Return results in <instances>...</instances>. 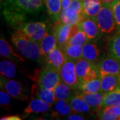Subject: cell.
I'll list each match as a JSON object with an SVG mask.
<instances>
[{
    "mask_svg": "<svg viewBox=\"0 0 120 120\" xmlns=\"http://www.w3.org/2000/svg\"><path fill=\"white\" fill-rule=\"evenodd\" d=\"M1 120H21V117L17 115H9V116H1Z\"/></svg>",
    "mask_w": 120,
    "mask_h": 120,
    "instance_id": "cell-35",
    "label": "cell"
},
{
    "mask_svg": "<svg viewBox=\"0 0 120 120\" xmlns=\"http://www.w3.org/2000/svg\"><path fill=\"white\" fill-rule=\"evenodd\" d=\"M112 107L113 113L119 117V120H120V102L115 105L114 106H112Z\"/></svg>",
    "mask_w": 120,
    "mask_h": 120,
    "instance_id": "cell-36",
    "label": "cell"
},
{
    "mask_svg": "<svg viewBox=\"0 0 120 120\" xmlns=\"http://www.w3.org/2000/svg\"><path fill=\"white\" fill-rule=\"evenodd\" d=\"M17 30L39 44L48 31L47 25L43 22L23 23L17 27Z\"/></svg>",
    "mask_w": 120,
    "mask_h": 120,
    "instance_id": "cell-5",
    "label": "cell"
},
{
    "mask_svg": "<svg viewBox=\"0 0 120 120\" xmlns=\"http://www.w3.org/2000/svg\"><path fill=\"white\" fill-rule=\"evenodd\" d=\"M52 107V105L45 102L39 98L33 99L28 103L27 106L24 109V113H40L48 112Z\"/></svg>",
    "mask_w": 120,
    "mask_h": 120,
    "instance_id": "cell-13",
    "label": "cell"
},
{
    "mask_svg": "<svg viewBox=\"0 0 120 120\" xmlns=\"http://www.w3.org/2000/svg\"><path fill=\"white\" fill-rule=\"evenodd\" d=\"M16 67L10 60H4L0 63L1 76L7 79H12L16 75Z\"/></svg>",
    "mask_w": 120,
    "mask_h": 120,
    "instance_id": "cell-26",
    "label": "cell"
},
{
    "mask_svg": "<svg viewBox=\"0 0 120 120\" xmlns=\"http://www.w3.org/2000/svg\"><path fill=\"white\" fill-rule=\"evenodd\" d=\"M108 50L109 56L120 61V31L116 32V34L110 39Z\"/></svg>",
    "mask_w": 120,
    "mask_h": 120,
    "instance_id": "cell-28",
    "label": "cell"
},
{
    "mask_svg": "<svg viewBox=\"0 0 120 120\" xmlns=\"http://www.w3.org/2000/svg\"><path fill=\"white\" fill-rule=\"evenodd\" d=\"M37 97L44 101L45 102L52 105L56 101V99L55 98V95L53 90H47L42 87H39L38 90L37 91Z\"/></svg>",
    "mask_w": 120,
    "mask_h": 120,
    "instance_id": "cell-30",
    "label": "cell"
},
{
    "mask_svg": "<svg viewBox=\"0 0 120 120\" xmlns=\"http://www.w3.org/2000/svg\"><path fill=\"white\" fill-rule=\"evenodd\" d=\"M1 1H2V0H1Z\"/></svg>",
    "mask_w": 120,
    "mask_h": 120,
    "instance_id": "cell-41",
    "label": "cell"
},
{
    "mask_svg": "<svg viewBox=\"0 0 120 120\" xmlns=\"http://www.w3.org/2000/svg\"><path fill=\"white\" fill-rule=\"evenodd\" d=\"M100 77L107 75H119L120 61L111 56L105 57L97 63Z\"/></svg>",
    "mask_w": 120,
    "mask_h": 120,
    "instance_id": "cell-10",
    "label": "cell"
},
{
    "mask_svg": "<svg viewBox=\"0 0 120 120\" xmlns=\"http://www.w3.org/2000/svg\"><path fill=\"white\" fill-rule=\"evenodd\" d=\"M53 91L55 95L56 100H59V99L69 100L71 96L75 93V90H73L68 84H66L62 81H61L56 86Z\"/></svg>",
    "mask_w": 120,
    "mask_h": 120,
    "instance_id": "cell-18",
    "label": "cell"
},
{
    "mask_svg": "<svg viewBox=\"0 0 120 120\" xmlns=\"http://www.w3.org/2000/svg\"><path fill=\"white\" fill-rule=\"evenodd\" d=\"M75 93L80 98L84 99L86 103L90 105L92 108L98 109L101 107L104 94L101 93L100 91L97 93H93V94H87L79 91L78 92H75Z\"/></svg>",
    "mask_w": 120,
    "mask_h": 120,
    "instance_id": "cell-15",
    "label": "cell"
},
{
    "mask_svg": "<svg viewBox=\"0 0 120 120\" xmlns=\"http://www.w3.org/2000/svg\"><path fill=\"white\" fill-rule=\"evenodd\" d=\"M68 120H84V118L81 116H79V115H77V114H70L69 116L67 118Z\"/></svg>",
    "mask_w": 120,
    "mask_h": 120,
    "instance_id": "cell-37",
    "label": "cell"
},
{
    "mask_svg": "<svg viewBox=\"0 0 120 120\" xmlns=\"http://www.w3.org/2000/svg\"><path fill=\"white\" fill-rule=\"evenodd\" d=\"M44 3V0H5L3 15L9 26L18 27L24 23L28 15L40 11Z\"/></svg>",
    "mask_w": 120,
    "mask_h": 120,
    "instance_id": "cell-1",
    "label": "cell"
},
{
    "mask_svg": "<svg viewBox=\"0 0 120 120\" xmlns=\"http://www.w3.org/2000/svg\"><path fill=\"white\" fill-rule=\"evenodd\" d=\"M118 78H119V89H120V73L118 75Z\"/></svg>",
    "mask_w": 120,
    "mask_h": 120,
    "instance_id": "cell-40",
    "label": "cell"
},
{
    "mask_svg": "<svg viewBox=\"0 0 120 120\" xmlns=\"http://www.w3.org/2000/svg\"><path fill=\"white\" fill-rule=\"evenodd\" d=\"M11 95L5 91L4 89H1L0 91V105L4 109L9 110L11 105Z\"/></svg>",
    "mask_w": 120,
    "mask_h": 120,
    "instance_id": "cell-34",
    "label": "cell"
},
{
    "mask_svg": "<svg viewBox=\"0 0 120 120\" xmlns=\"http://www.w3.org/2000/svg\"><path fill=\"white\" fill-rule=\"evenodd\" d=\"M0 55L1 57L5 58L23 61L22 57L13 52L10 45L3 37H1L0 39Z\"/></svg>",
    "mask_w": 120,
    "mask_h": 120,
    "instance_id": "cell-24",
    "label": "cell"
},
{
    "mask_svg": "<svg viewBox=\"0 0 120 120\" xmlns=\"http://www.w3.org/2000/svg\"><path fill=\"white\" fill-rule=\"evenodd\" d=\"M41 54L43 57H45L49 52L57 46V42L53 30L47 31L45 35L39 43Z\"/></svg>",
    "mask_w": 120,
    "mask_h": 120,
    "instance_id": "cell-14",
    "label": "cell"
},
{
    "mask_svg": "<svg viewBox=\"0 0 120 120\" xmlns=\"http://www.w3.org/2000/svg\"><path fill=\"white\" fill-rule=\"evenodd\" d=\"M89 41L90 40L88 39L86 34L83 31L79 30L72 38H71L67 44H76L83 46Z\"/></svg>",
    "mask_w": 120,
    "mask_h": 120,
    "instance_id": "cell-32",
    "label": "cell"
},
{
    "mask_svg": "<svg viewBox=\"0 0 120 120\" xmlns=\"http://www.w3.org/2000/svg\"><path fill=\"white\" fill-rule=\"evenodd\" d=\"M11 39L18 52L26 58L36 62L41 61L43 57L39 44L29 38L21 31L16 30L11 35Z\"/></svg>",
    "mask_w": 120,
    "mask_h": 120,
    "instance_id": "cell-2",
    "label": "cell"
},
{
    "mask_svg": "<svg viewBox=\"0 0 120 120\" xmlns=\"http://www.w3.org/2000/svg\"><path fill=\"white\" fill-rule=\"evenodd\" d=\"M1 89H4L13 98L27 100L28 96L22 83L12 79H7L1 76Z\"/></svg>",
    "mask_w": 120,
    "mask_h": 120,
    "instance_id": "cell-8",
    "label": "cell"
},
{
    "mask_svg": "<svg viewBox=\"0 0 120 120\" xmlns=\"http://www.w3.org/2000/svg\"><path fill=\"white\" fill-rule=\"evenodd\" d=\"M61 81L59 71L45 66L39 74L38 83L39 87L53 90Z\"/></svg>",
    "mask_w": 120,
    "mask_h": 120,
    "instance_id": "cell-7",
    "label": "cell"
},
{
    "mask_svg": "<svg viewBox=\"0 0 120 120\" xmlns=\"http://www.w3.org/2000/svg\"><path fill=\"white\" fill-rule=\"evenodd\" d=\"M97 116L99 120H119V117L113 113V107H105L97 109Z\"/></svg>",
    "mask_w": 120,
    "mask_h": 120,
    "instance_id": "cell-31",
    "label": "cell"
},
{
    "mask_svg": "<svg viewBox=\"0 0 120 120\" xmlns=\"http://www.w3.org/2000/svg\"><path fill=\"white\" fill-rule=\"evenodd\" d=\"M47 13L55 22L60 20V15L62 10L61 0H44Z\"/></svg>",
    "mask_w": 120,
    "mask_h": 120,
    "instance_id": "cell-20",
    "label": "cell"
},
{
    "mask_svg": "<svg viewBox=\"0 0 120 120\" xmlns=\"http://www.w3.org/2000/svg\"><path fill=\"white\" fill-rule=\"evenodd\" d=\"M78 26L79 30L86 34L90 41H97L102 35L94 18L85 17L82 22L78 23Z\"/></svg>",
    "mask_w": 120,
    "mask_h": 120,
    "instance_id": "cell-11",
    "label": "cell"
},
{
    "mask_svg": "<svg viewBox=\"0 0 120 120\" xmlns=\"http://www.w3.org/2000/svg\"><path fill=\"white\" fill-rule=\"evenodd\" d=\"M94 64V62L85 60L83 57L75 61V71L79 83H82V79L89 72Z\"/></svg>",
    "mask_w": 120,
    "mask_h": 120,
    "instance_id": "cell-23",
    "label": "cell"
},
{
    "mask_svg": "<svg viewBox=\"0 0 120 120\" xmlns=\"http://www.w3.org/2000/svg\"><path fill=\"white\" fill-rule=\"evenodd\" d=\"M100 52L96 44L87 42L82 46V57L91 62H95L98 59Z\"/></svg>",
    "mask_w": 120,
    "mask_h": 120,
    "instance_id": "cell-19",
    "label": "cell"
},
{
    "mask_svg": "<svg viewBox=\"0 0 120 120\" xmlns=\"http://www.w3.org/2000/svg\"><path fill=\"white\" fill-rule=\"evenodd\" d=\"M66 60L67 57L63 50V48L57 45L45 57V64L47 67L60 71V69L64 64Z\"/></svg>",
    "mask_w": 120,
    "mask_h": 120,
    "instance_id": "cell-12",
    "label": "cell"
},
{
    "mask_svg": "<svg viewBox=\"0 0 120 120\" xmlns=\"http://www.w3.org/2000/svg\"><path fill=\"white\" fill-rule=\"evenodd\" d=\"M101 77H98L86 83H80L79 85V91L87 94L99 92L101 88Z\"/></svg>",
    "mask_w": 120,
    "mask_h": 120,
    "instance_id": "cell-25",
    "label": "cell"
},
{
    "mask_svg": "<svg viewBox=\"0 0 120 120\" xmlns=\"http://www.w3.org/2000/svg\"><path fill=\"white\" fill-rule=\"evenodd\" d=\"M73 112L69 100L59 99L56 100L54 104V109L53 111V115L55 116L64 117L71 114Z\"/></svg>",
    "mask_w": 120,
    "mask_h": 120,
    "instance_id": "cell-22",
    "label": "cell"
},
{
    "mask_svg": "<svg viewBox=\"0 0 120 120\" xmlns=\"http://www.w3.org/2000/svg\"><path fill=\"white\" fill-rule=\"evenodd\" d=\"M114 1L115 0H101L102 4H105V3H106V4H111L112 2Z\"/></svg>",
    "mask_w": 120,
    "mask_h": 120,
    "instance_id": "cell-39",
    "label": "cell"
},
{
    "mask_svg": "<svg viewBox=\"0 0 120 120\" xmlns=\"http://www.w3.org/2000/svg\"><path fill=\"white\" fill-rule=\"evenodd\" d=\"M52 30L57 39V45L62 48L68 43L73 36L72 26L66 24L60 20L56 22Z\"/></svg>",
    "mask_w": 120,
    "mask_h": 120,
    "instance_id": "cell-9",
    "label": "cell"
},
{
    "mask_svg": "<svg viewBox=\"0 0 120 120\" xmlns=\"http://www.w3.org/2000/svg\"><path fill=\"white\" fill-rule=\"evenodd\" d=\"M72 0H61V6L62 9H65L68 8L69 5L71 4Z\"/></svg>",
    "mask_w": 120,
    "mask_h": 120,
    "instance_id": "cell-38",
    "label": "cell"
},
{
    "mask_svg": "<svg viewBox=\"0 0 120 120\" xmlns=\"http://www.w3.org/2000/svg\"><path fill=\"white\" fill-rule=\"evenodd\" d=\"M117 31H120V0H115L111 4Z\"/></svg>",
    "mask_w": 120,
    "mask_h": 120,
    "instance_id": "cell-33",
    "label": "cell"
},
{
    "mask_svg": "<svg viewBox=\"0 0 120 120\" xmlns=\"http://www.w3.org/2000/svg\"><path fill=\"white\" fill-rule=\"evenodd\" d=\"M82 1L85 17L95 19L102 5L101 0H82Z\"/></svg>",
    "mask_w": 120,
    "mask_h": 120,
    "instance_id": "cell-17",
    "label": "cell"
},
{
    "mask_svg": "<svg viewBox=\"0 0 120 120\" xmlns=\"http://www.w3.org/2000/svg\"><path fill=\"white\" fill-rule=\"evenodd\" d=\"M95 20L102 34L109 35L117 32L115 18L110 4H102Z\"/></svg>",
    "mask_w": 120,
    "mask_h": 120,
    "instance_id": "cell-3",
    "label": "cell"
},
{
    "mask_svg": "<svg viewBox=\"0 0 120 120\" xmlns=\"http://www.w3.org/2000/svg\"><path fill=\"white\" fill-rule=\"evenodd\" d=\"M69 102L75 113H87L90 112L92 108L90 105L86 103L84 99H83L78 95L76 94V93H75L69 99Z\"/></svg>",
    "mask_w": 120,
    "mask_h": 120,
    "instance_id": "cell-21",
    "label": "cell"
},
{
    "mask_svg": "<svg viewBox=\"0 0 120 120\" xmlns=\"http://www.w3.org/2000/svg\"><path fill=\"white\" fill-rule=\"evenodd\" d=\"M85 17L83 12L82 0H72L68 8L61 10L60 21L73 26L82 22Z\"/></svg>",
    "mask_w": 120,
    "mask_h": 120,
    "instance_id": "cell-4",
    "label": "cell"
},
{
    "mask_svg": "<svg viewBox=\"0 0 120 120\" xmlns=\"http://www.w3.org/2000/svg\"><path fill=\"white\" fill-rule=\"evenodd\" d=\"M120 102V89L112 91L104 94L101 107H112Z\"/></svg>",
    "mask_w": 120,
    "mask_h": 120,
    "instance_id": "cell-29",
    "label": "cell"
},
{
    "mask_svg": "<svg viewBox=\"0 0 120 120\" xmlns=\"http://www.w3.org/2000/svg\"><path fill=\"white\" fill-rule=\"evenodd\" d=\"M67 59L77 61L82 57V46L76 44H66L63 47Z\"/></svg>",
    "mask_w": 120,
    "mask_h": 120,
    "instance_id": "cell-27",
    "label": "cell"
},
{
    "mask_svg": "<svg viewBox=\"0 0 120 120\" xmlns=\"http://www.w3.org/2000/svg\"><path fill=\"white\" fill-rule=\"evenodd\" d=\"M61 79L73 90L79 91V83L75 71V61L67 59L60 70Z\"/></svg>",
    "mask_w": 120,
    "mask_h": 120,
    "instance_id": "cell-6",
    "label": "cell"
},
{
    "mask_svg": "<svg viewBox=\"0 0 120 120\" xmlns=\"http://www.w3.org/2000/svg\"><path fill=\"white\" fill-rule=\"evenodd\" d=\"M101 93L105 94L119 88L118 75H107L101 77Z\"/></svg>",
    "mask_w": 120,
    "mask_h": 120,
    "instance_id": "cell-16",
    "label": "cell"
}]
</instances>
